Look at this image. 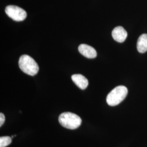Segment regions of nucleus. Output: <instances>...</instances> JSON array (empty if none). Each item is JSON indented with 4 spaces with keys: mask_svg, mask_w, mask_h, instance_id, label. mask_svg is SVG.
Masks as SVG:
<instances>
[{
    "mask_svg": "<svg viewBox=\"0 0 147 147\" xmlns=\"http://www.w3.org/2000/svg\"><path fill=\"white\" fill-rule=\"evenodd\" d=\"M58 121L62 126L70 130L78 128L82 123V119L79 116L69 112H63L61 114Z\"/></svg>",
    "mask_w": 147,
    "mask_h": 147,
    "instance_id": "nucleus-1",
    "label": "nucleus"
},
{
    "mask_svg": "<svg viewBox=\"0 0 147 147\" xmlns=\"http://www.w3.org/2000/svg\"><path fill=\"white\" fill-rule=\"evenodd\" d=\"M19 66L24 73L30 76L36 75L39 71V66L37 62L27 55H23L20 57Z\"/></svg>",
    "mask_w": 147,
    "mask_h": 147,
    "instance_id": "nucleus-2",
    "label": "nucleus"
},
{
    "mask_svg": "<svg viewBox=\"0 0 147 147\" xmlns=\"http://www.w3.org/2000/svg\"><path fill=\"white\" fill-rule=\"evenodd\" d=\"M128 90L126 87L124 86H117L107 95L106 102L111 106L118 105L125 99Z\"/></svg>",
    "mask_w": 147,
    "mask_h": 147,
    "instance_id": "nucleus-3",
    "label": "nucleus"
},
{
    "mask_svg": "<svg viewBox=\"0 0 147 147\" xmlns=\"http://www.w3.org/2000/svg\"><path fill=\"white\" fill-rule=\"evenodd\" d=\"M5 13L11 19L16 21L24 20L27 17L26 11L16 5H10L6 7Z\"/></svg>",
    "mask_w": 147,
    "mask_h": 147,
    "instance_id": "nucleus-4",
    "label": "nucleus"
},
{
    "mask_svg": "<svg viewBox=\"0 0 147 147\" xmlns=\"http://www.w3.org/2000/svg\"><path fill=\"white\" fill-rule=\"evenodd\" d=\"M112 36L116 42H123L125 40L127 33L123 27L118 26L115 27L112 32Z\"/></svg>",
    "mask_w": 147,
    "mask_h": 147,
    "instance_id": "nucleus-5",
    "label": "nucleus"
},
{
    "mask_svg": "<svg viewBox=\"0 0 147 147\" xmlns=\"http://www.w3.org/2000/svg\"><path fill=\"white\" fill-rule=\"evenodd\" d=\"M79 53L87 58H94L97 56L96 50L93 47L87 44H81L78 47Z\"/></svg>",
    "mask_w": 147,
    "mask_h": 147,
    "instance_id": "nucleus-6",
    "label": "nucleus"
},
{
    "mask_svg": "<svg viewBox=\"0 0 147 147\" xmlns=\"http://www.w3.org/2000/svg\"><path fill=\"white\" fill-rule=\"evenodd\" d=\"M71 79L75 84L82 90L86 89L88 85V80L81 74L73 75L71 76Z\"/></svg>",
    "mask_w": 147,
    "mask_h": 147,
    "instance_id": "nucleus-7",
    "label": "nucleus"
},
{
    "mask_svg": "<svg viewBox=\"0 0 147 147\" xmlns=\"http://www.w3.org/2000/svg\"><path fill=\"white\" fill-rule=\"evenodd\" d=\"M137 49L140 53H143L147 51V34H143L138 38Z\"/></svg>",
    "mask_w": 147,
    "mask_h": 147,
    "instance_id": "nucleus-8",
    "label": "nucleus"
},
{
    "mask_svg": "<svg viewBox=\"0 0 147 147\" xmlns=\"http://www.w3.org/2000/svg\"><path fill=\"white\" fill-rule=\"evenodd\" d=\"M11 137L9 136H2L0 137V147H5L11 143Z\"/></svg>",
    "mask_w": 147,
    "mask_h": 147,
    "instance_id": "nucleus-9",
    "label": "nucleus"
},
{
    "mask_svg": "<svg viewBox=\"0 0 147 147\" xmlns=\"http://www.w3.org/2000/svg\"><path fill=\"white\" fill-rule=\"evenodd\" d=\"M5 121V116L2 113H0V126H2Z\"/></svg>",
    "mask_w": 147,
    "mask_h": 147,
    "instance_id": "nucleus-10",
    "label": "nucleus"
},
{
    "mask_svg": "<svg viewBox=\"0 0 147 147\" xmlns=\"http://www.w3.org/2000/svg\"><path fill=\"white\" fill-rule=\"evenodd\" d=\"M14 137V136H11V138H13V137Z\"/></svg>",
    "mask_w": 147,
    "mask_h": 147,
    "instance_id": "nucleus-11",
    "label": "nucleus"
}]
</instances>
